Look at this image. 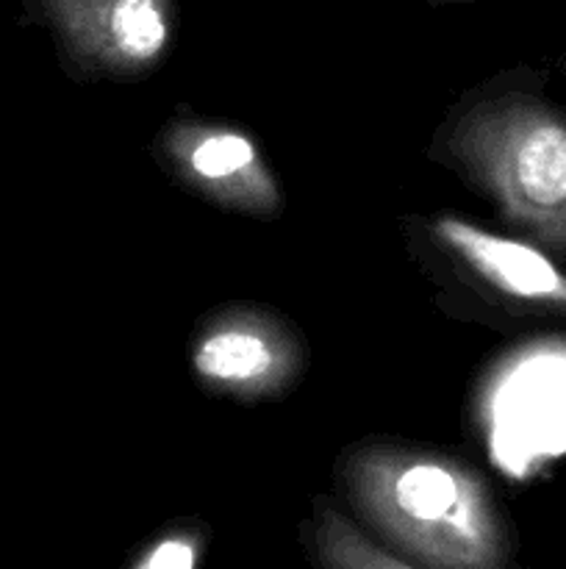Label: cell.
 Instances as JSON below:
<instances>
[{
    "instance_id": "cell-7",
    "label": "cell",
    "mask_w": 566,
    "mask_h": 569,
    "mask_svg": "<svg viewBox=\"0 0 566 569\" xmlns=\"http://www.w3.org/2000/svg\"><path fill=\"white\" fill-rule=\"evenodd\" d=\"M320 553L331 567H411L405 559L388 553H375L366 539H361L347 522L327 511V520L320 526Z\"/></svg>"
},
{
    "instance_id": "cell-6",
    "label": "cell",
    "mask_w": 566,
    "mask_h": 569,
    "mask_svg": "<svg viewBox=\"0 0 566 569\" xmlns=\"http://www.w3.org/2000/svg\"><path fill=\"white\" fill-rule=\"evenodd\" d=\"M297 367V345L283 326L259 311H231L203 328L192 345L194 376L205 387L236 398L277 392Z\"/></svg>"
},
{
    "instance_id": "cell-2",
    "label": "cell",
    "mask_w": 566,
    "mask_h": 569,
    "mask_svg": "<svg viewBox=\"0 0 566 569\" xmlns=\"http://www.w3.org/2000/svg\"><path fill=\"white\" fill-rule=\"evenodd\" d=\"M449 153L530 242L566 264V109L536 78L472 106L449 133Z\"/></svg>"
},
{
    "instance_id": "cell-4",
    "label": "cell",
    "mask_w": 566,
    "mask_h": 569,
    "mask_svg": "<svg viewBox=\"0 0 566 569\" xmlns=\"http://www.w3.org/2000/svg\"><path fill=\"white\" fill-rule=\"evenodd\" d=\"M436 239L499 303L566 326V267L530 239L499 237L461 217H438Z\"/></svg>"
},
{
    "instance_id": "cell-5",
    "label": "cell",
    "mask_w": 566,
    "mask_h": 569,
    "mask_svg": "<svg viewBox=\"0 0 566 569\" xmlns=\"http://www.w3.org/2000/svg\"><path fill=\"white\" fill-rule=\"evenodd\" d=\"M161 153L194 192L225 209L253 217H272L281 209V192L261 159L259 144L239 128L178 122L161 137Z\"/></svg>"
},
{
    "instance_id": "cell-8",
    "label": "cell",
    "mask_w": 566,
    "mask_h": 569,
    "mask_svg": "<svg viewBox=\"0 0 566 569\" xmlns=\"http://www.w3.org/2000/svg\"><path fill=\"white\" fill-rule=\"evenodd\" d=\"M200 545L192 537H166L161 542L150 545L133 567L137 569H189L198 565Z\"/></svg>"
},
{
    "instance_id": "cell-1",
    "label": "cell",
    "mask_w": 566,
    "mask_h": 569,
    "mask_svg": "<svg viewBox=\"0 0 566 569\" xmlns=\"http://www.w3.org/2000/svg\"><path fill=\"white\" fill-rule=\"evenodd\" d=\"M347 489L408 561L492 569L511 559V531L486 483L444 456L366 448L347 461Z\"/></svg>"
},
{
    "instance_id": "cell-3",
    "label": "cell",
    "mask_w": 566,
    "mask_h": 569,
    "mask_svg": "<svg viewBox=\"0 0 566 569\" xmlns=\"http://www.w3.org/2000/svg\"><path fill=\"white\" fill-rule=\"evenodd\" d=\"M22 6L81 76H144L175 39L178 0H22Z\"/></svg>"
}]
</instances>
